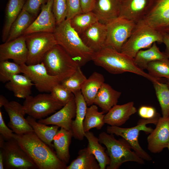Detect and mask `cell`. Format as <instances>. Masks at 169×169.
<instances>
[{"instance_id": "1", "label": "cell", "mask_w": 169, "mask_h": 169, "mask_svg": "<svg viewBox=\"0 0 169 169\" xmlns=\"http://www.w3.org/2000/svg\"><path fill=\"white\" fill-rule=\"evenodd\" d=\"M13 138L38 169H65L67 165L55 152L33 131L22 134L14 133Z\"/></svg>"}, {"instance_id": "2", "label": "cell", "mask_w": 169, "mask_h": 169, "mask_svg": "<svg viewBox=\"0 0 169 169\" xmlns=\"http://www.w3.org/2000/svg\"><path fill=\"white\" fill-rule=\"evenodd\" d=\"M91 60L96 65L103 68L112 74L131 72L143 76L152 83L160 79L152 76L138 68L135 64L133 59L110 47L105 46L94 52Z\"/></svg>"}, {"instance_id": "3", "label": "cell", "mask_w": 169, "mask_h": 169, "mask_svg": "<svg viewBox=\"0 0 169 169\" xmlns=\"http://www.w3.org/2000/svg\"><path fill=\"white\" fill-rule=\"evenodd\" d=\"M57 44L61 46L79 66L91 60L94 52L87 46L72 28L70 19L57 25L53 33Z\"/></svg>"}, {"instance_id": "4", "label": "cell", "mask_w": 169, "mask_h": 169, "mask_svg": "<svg viewBox=\"0 0 169 169\" xmlns=\"http://www.w3.org/2000/svg\"><path fill=\"white\" fill-rule=\"evenodd\" d=\"M98 138L100 142L106 148V152L110 157V163L107 166V169H118L127 161L145 163L144 160L131 151L130 145L123 138L117 140L113 134L104 132L100 133Z\"/></svg>"}, {"instance_id": "5", "label": "cell", "mask_w": 169, "mask_h": 169, "mask_svg": "<svg viewBox=\"0 0 169 169\" xmlns=\"http://www.w3.org/2000/svg\"><path fill=\"white\" fill-rule=\"evenodd\" d=\"M163 33L149 26L142 20L136 23L120 52L133 59L142 49L150 48L154 43H163Z\"/></svg>"}, {"instance_id": "6", "label": "cell", "mask_w": 169, "mask_h": 169, "mask_svg": "<svg viewBox=\"0 0 169 169\" xmlns=\"http://www.w3.org/2000/svg\"><path fill=\"white\" fill-rule=\"evenodd\" d=\"M42 62L50 75L59 77L63 80L72 74L79 66L58 44L46 53Z\"/></svg>"}, {"instance_id": "7", "label": "cell", "mask_w": 169, "mask_h": 169, "mask_svg": "<svg viewBox=\"0 0 169 169\" xmlns=\"http://www.w3.org/2000/svg\"><path fill=\"white\" fill-rule=\"evenodd\" d=\"M160 116L159 115L151 119H143L139 120L135 126L127 128L116 126L108 125L106 128L107 132L121 137L129 144L134 151L141 158L146 161L152 160V157L141 146L138 142V136L141 131L146 134H150L153 130L146 125L153 124L156 125Z\"/></svg>"}, {"instance_id": "8", "label": "cell", "mask_w": 169, "mask_h": 169, "mask_svg": "<svg viewBox=\"0 0 169 169\" xmlns=\"http://www.w3.org/2000/svg\"><path fill=\"white\" fill-rule=\"evenodd\" d=\"M28 50L26 64L41 63L46 53L57 44L53 33L38 32L24 35Z\"/></svg>"}, {"instance_id": "9", "label": "cell", "mask_w": 169, "mask_h": 169, "mask_svg": "<svg viewBox=\"0 0 169 169\" xmlns=\"http://www.w3.org/2000/svg\"><path fill=\"white\" fill-rule=\"evenodd\" d=\"M23 105L26 114L39 120L55 113L64 105L50 93L40 94L35 96L30 95L25 99Z\"/></svg>"}, {"instance_id": "10", "label": "cell", "mask_w": 169, "mask_h": 169, "mask_svg": "<svg viewBox=\"0 0 169 169\" xmlns=\"http://www.w3.org/2000/svg\"><path fill=\"white\" fill-rule=\"evenodd\" d=\"M136 23L131 20L119 17L106 24L107 35L105 46L120 52Z\"/></svg>"}, {"instance_id": "11", "label": "cell", "mask_w": 169, "mask_h": 169, "mask_svg": "<svg viewBox=\"0 0 169 169\" xmlns=\"http://www.w3.org/2000/svg\"><path fill=\"white\" fill-rule=\"evenodd\" d=\"M20 65L22 73L31 80L40 92H50L54 86L63 80L59 77L50 75L42 62L33 65L25 64Z\"/></svg>"}, {"instance_id": "12", "label": "cell", "mask_w": 169, "mask_h": 169, "mask_svg": "<svg viewBox=\"0 0 169 169\" xmlns=\"http://www.w3.org/2000/svg\"><path fill=\"white\" fill-rule=\"evenodd\" d=\"M1 149L4 156L5 169L37 168L34 163L14 138L6 141Z\"/></svg>"}, {"instance_id": "13", "label": "cell", "mask_w": 169, "mask_h": 169, "mask_svg": "<svg viewBox=\"0 0 169 169\" xmlns=\"http://www.w3.org/2000/svg\"><path fill=\"white\" fill-rule=\"evenodd\" d=\"M143 20L160 32H169V0H152Z\"/></svg>"}, {"instance_id": "14", "label": "cell", "mask_w": 169, "mask_h": 169, "mask_svg": "<svg viewBox=\"0 0 169 169\" xmlns=\"http://www.w3.org/2000/svg\"><path fill=\"white\" fill-rule=\"evenodd\" d=\"M9 118L8 125L13 132L22 134L33 131L24 117L26 114L23 105L17 101H8L3 106Z\"/></svg>"}, {"instance_id": "15", "label": "cell", "mask_w": 169, "mask_h": 169, "mask_svg": "<svg viewBox=\"0 0 169 169\" xmlns=\"http://www.w3.org/2000/svg\"><path fill=\"white\" fill-rule=\"evenodd\" d=\"M28 54L25 37L23 35L0 45V61L12 59L21 65L26 64Z\"/></svg>"}, {"instance_id": "16", "label": "cell", "mask_w": 169, "mask_h": 169, "mask_svg": "<svg viewBox=\"0 0 169 169\" xmlns=\"http://www.w3.org/2000/svg\"><path fill=\"white\" fill-rule=\"evenodd\" d=\"M53 1L48 0L42 6L39 15L25 30L23 35L38 32L54 33L57 25L53 11Z\"/></svg>"}, {"instance_id": "17", "label": "cell", "mask_w": 169, "mask_h": 169, "mask_svg": "<svg viewBox=\"0 0 169 169\" xmlns=\"http://www.w3.org/2000/svg\"><path fill=\"white\" fill-rule=\"evenodd\" d=\"M147 148L152 153H159L168 148L169 142V116L160 117L156 127L147 137Z\"/></svg>"}, {"instance_id": "18", "label": "cell", "mask_w": 169, "mask_h": 169, "mask_svg": "<svg viewBox=\"0 0 169 169\" xmlns=\"http://www.w3.org/2000/svg\"><path fill=\"white\" fill-rule=\"evenodd\" d=\"M75 97L58 111L46 118L39 119L38 122L47 125H57L67 130H71V125L76 115Z\"/></svg>"}, {"instance_id": "19", "label": "cell", "mask_w": 169, "mask_h": 169, "mask_svg": "<svg viewBox=\"0 0 169 169\" xmlns=\"http://www.w3.org/2000/svg\"><path fill=\"white\" fill-rule=\"evenodd\" d=\"M151 1L152 0H121L119 17L136 23L143 19Z\"/></svg>"}, {"instance_id": "20", "label": "cell", "mask_w": 169, "mask_h": 169, "mask_svg": "<svg viewBox=\"0 0 169 169\" xmlns=\"http://www.w3.org/2000/svg\"><path fill=\"white\" fill-rule=\"evenodd\" d=\"M107 35L106 24L98 21L79 35L85 45L95 52L105 46Z\"/></svg>"}, {"instance_id": "21", "label": "cell", "mask_w": 169, "mask_h": 169, "mask_svg": "<svg viewBox=\"0 0 169 169\" xmlns=\"http://www.w3.org/2000/svg\"><path fill=\"white\" fill-rule=\"evenodd\" d=\"M121 0H96L92 10L100 22L106 24L119 17Z\"/></svg>"}, {"instance_id": "22", "label": "cell", "mask_w": 169, "mask_h": 169, "mask_svg": "<svg viewBox=\"0 0 169 169\" xmlns=\"http://www.w3.org/2000/svg\"><path fill=\"white\" fill-rule=\"evenodd\" d=\"M137 112L133 102L114 106L105 115L104 121L109 125L120 126Z\"/></svg>"}, {"instance_id": "23", "label": "cell", "mask_w": 169, "mask_h": 169, "mask_svg": "<svg viewBox=\"0 0 169 169\" xmlns=\"http://www.w3.org/2000/svg\"><path fill=\"white\" fill-rule=\"evenodd\" d=\"M74 95L76 105V115L74 120L72 122L71 130L73 136L75 139L82 141L85 137L83 122L87 105L81 90L76 92Z\"/></svg>"}, {"instance_id": "24", "label": "cell", "mask_w": 169, "mask_h": 169, "mask_svg": "<svg viewBox=\"0 0 169 169\" xmlns=\"http://www.w3.org/2000/svg\"><path fill=\"white\" fill-rule=\"evenodd\" d=\"M72 136L73 134L71 130L61 128L53 140V146L57 156L66 164L70 160L69 147Z\"/></svg>"}, {"instance_id": "25", "label": "cell", "mask_w": 169, "mask_h": 169, "mask_svg": "<svg viewBox=\"0 0 169 169\" xmlns=\"http://www.w3.org/2000/svg\"><path fill=\"white\" fill-rule=\"evenodd\" d=\"M121 92L113 89L109 84L104 83L96 96L94 104L98 106L104 113H107L117 104Z\"/></svg>"}, {"instance_id": "26", "label": "cell", "mask_w": 169, "mask_h": 169, "mask_svg": "<svg viewBox=\"0 0 169 169\" xmlns=\"http://www.w3.org/2000/svg\"><path fill=\"white\" fill-rule=\"evenodd\" d=\"M33 85V83L26 76L18 74L11 77L6 84L5 87L12 91L16 97L25 99L31 95V89Z\"/></svg>"}, {"instance_id": "27", "label": "cell", "mask_w": 169, "mask_h": 169, "mask_svg": "<svg viewBox=\"0 0 169 169\" xmlns=\"http://www.w3.org/2000/svg\"><path fill=\"white\" fill-rule=\"evenodd\" d=\"M104 83L103 75L96 72H94L85 80L81 91L87 106L94 104L97 94Z\"/></svg>"}, {"instance_id": "28", "label": "cell", "mask_w": 169, "mask_h": 169, "mask_svg": "<svg viewBox=\"0 0 169 169\" xmlns=\"http://www.w3.org/2000/svg\"><path fill=\"white\" fill-rule=\"evenodd\" d=\"M166 54L160 51L156 42L154 43L149 49L141 50L133 58L135 64L143 70L147 69L149 63L157 60L169 59Z\"/></svg>"}, {"instance_id": "29", "label": "cell", "mask_w": 169, "mask_h": 169, "mask_svg": "<svg viewBox=\"0 0 169 169\" xmlns=\"http://www.w3.org/2000/svg\"><path fill=\"white\" fill-rule=\"evenodd\" d=\"M26 0H8L5 11V22L2 32V41L5 42L11 27L22 10Z\"/></svg>"}, {"instance_id": "30", "label": "cell", "mask_w": 169, "mask_h": 169, "mask_svg": "<svg viewBox=\"0 0 169 169\" xmlns=\"http://www.w3.org/2000/svg\"><path fill=\"white\" fill-rule=\"evenodd\" d=\"M26 119L36 135L53 148V138L59 127L54 125L49 126L38 121H37L36 119L29 115L27 116Z\"/></svg>"}, {"instance_id": "31", "label": "cell", "mask_w": 169, "mask_h": 169, "mask_svg": "<svg viewBox=\"0 0 169 169\" xmlns=\"http://www.w3.org/2000/svg\"><path fill=\"white\" fill-rule=\"evenodd\" d=\"M85 137L88 142L87 147L90 152L95 156L97 161L100 169H105L110 163V159L105 148L103 147L96 137L90 131L85 132Z\"/></svg>"}, {"instance_id": "32", "label": "cell", "mask_w": 169, "mask_h": 169, "mask_svg": "<svg viewBox=\"0 0 169 169\" xmlns=\"http://www.w3.org/2000/svg\"><path fill=\"white\" fill-rule=\"evenodd\" d=\"M78 154L65 169H100L97 161L87 147L80 150Z\"/></svg>"}, {"instance_id": "33", "label": "cell", "mask_w": 169, "mask_h": 169, "mask_svg": "<svg viewBox=\"0 0 169 169\" xmlns=\"http://www.w3.org/2000/svg\"><path fill=\"white\" fill-rule=\"evenodd\" d=\"M34 17L27 11L22 9L13 23L6 42L12 40L23 35L25 30L34 20Z\"/></svg>"}, {"instance_id": "34", "label": "cell", "mask_w": 169, "mask_h": 169, "mask_svg": "<svg viewBox=\"0 0 169 169\" xmlns=\"http://www.w3.org/2000/svg\"><path fill=\"white\" fill-rule=\"evenodd\" d=\"M105 113L99 112L97 105L94 104L87 107L83 122V128L85 132L92 128L101 129L105 123L104 121Z\"/></svg>"}, {"instance_id": "35", "label": "cell", "mask_w": 169, "mask_h": 169, "mask_svg": "<svg viewBox=\"0 0 169 169\" xmlns=\"http://www.w3.org/2000/svg\"><path fill=\"white\" fill-rule=\"evenodd\" d=\"M98 21L97 17L92 11L78 14L70 19L71 26L79 35Z\"/></svg>"}, {"instance_id": "36", "label": "cell", "mask_w": 169, "mask_h": 169, "mask_svg": "<svg viewBox=\"0 0 169 169\" xmlns=\"http://www.w3.org/2000/svg\"><path fill=\"white\" fill-rule=\"evenodd\" d=\"M161 108L162 117L169 116V88L167 84L156 81L153 83Z\"/></svg>"}, {"instance_id": "37", "label": "cell", "mask_w": 169, "mask_h": 169, "mask_svg": "<svg viewBox=\"0 0 169 169\" xmlns=\"http://www.w3.org/2000/svg\"><path fill=\"white\" fill-rule=\"evenodd\" d=\"M80 67H78L72 74L60 82L63 86L74 94L81 90L83 85L87 79Z\"/></svg>"}, {"instance_id": "38", "label": "cell", "mask_w": 169, "mask_h": 169, "mask_svg": "<svg viewBox=\"0 0 169 169\" xmlns=\"http://www.w3.org/2000/svg\"><path fill=\"white\" fill-rule=\"evenodd\" d=\"M146 69L152 76L159 79L164 77L169 80V59L151 62L148 64Z\"/></svg>"}, {"instance_id": "39", "label": "cell", "mask_w": 169, "mask_h": 169, "mask_svg": "<svg viewBox=\"0 0 169 169\" xmlns=\"http://www.w3.org/2000/svg\"><path fill=\"white\" fill-rule=\"evenodd\" d=\"M22 73L20 65L8 60L0 61V81L3 83L9 81L13 75Z\"/></svg>"}, {"instance_id": "40", "label": "cell", "mask_w": 169, "mask_h": 169, "mask_svg": "<svg viewBox=\"0 0 169 169\" xmlns=\"http://www.w3.org/2000/svg\"><path fill=\"white\" fill-rule=\"evenodd\" d=\"M50 93L55 99L64 105L69 102L74 96L73 93L65 88L60 83L54 86Z\"/></svg>"}, {"instance_id": "41", "label": "cell", "mask_w": 169, "mask_h": 169, "mask_svg": "<svg viewBox=\"0 0 169 169\" xmlns=\"http://www.w3.org/2000/svg\"><path fill=\"white\" fill-rule=\"evenodd\" d=\"M53 11L57 25L65 20L68 12L66 0H54Z\"/></svg>"}, {"instance_id": "42", "label": "cell", "mask_w": 169, "mask_h": 169, "mask_svg": "<svg viewBox=\"0 0 169 169\" xmlns=\"http://www.w3.org/2000/svg\"><path fill=\"white\" fill-rule=\"evenodd\" d=\"M48 0H26L23 10H25L34 17L38 15L42 6Z\"/></svg>"}, {"instance_id": "43", "label": "cell", "mask_w": 169, "mask_h": 169, "mask_svg": "<svg viewBox=\"0 0 169 169\" xmlns=\"http://www.w3.org/2000/svg\"><path fill=\"white\" fill-rule=\"evenodd\" d=\"M68 12L66 19H71L77 14L83 13L80 0H66Z\"/></svg>"}, {"instance_id": "44", "label": "cell", "mask_w": 169, "mask_h": 169, "mask_svg": "<svg viewBox=\"0 0 169 169\" xmlns=\"http://www.w3.org/2000/svg\"><path fill=\"white\" fill-rule=\"evenodd\" d=\"M0 134L5 141H8L13 138V132L8 125L5 124L2 113L0 110Z\"/></svg>"}, {"instance_id": "45", "label": "cell", "mask_w": 169, "mask_h": 169, "mask_svg": "<svg viewBox=\"0 0 169 169\" xmlns=\"http://www.w3.org/2000/svg\"><path fill=\"white\" fill-rule=\"evenodd\" d=\"M139 115L144 119H151L159 115L155 109L151 106H142L138 109Z\"/></svg>"}, {"instance_id": "46", "label": "cell", "mask_w": 169, "mask_h": 169, "mask_svg": "<svg viewBox=\"0 0 169 169\" xmlns=\"http://www.w3.org/2000/svg\"><path fill=\"white\" fill-rule=\"evenodd\" d=\"M83 13L92 11L96 0H80Z\"/></svg>"}, {"instance_id": "47", "label": "cell", "mask_w": 169, "mask_h": 169, "mask_svg": "<svg viewBox=\"0 0 169 169\" xmlns=\"http://www.w3.org/2000/svg\"><path fill=\"white\" fill-rule=\"evenodd\" d=\"M163 43L166 46L165 53L169 59V32L163 33Z\"/></svg>"}, {"instance_id": "48", "label": "cell", "mask_w": 169, "mask_h": 169, "mask_svg": "<svg viewBox=\"0 0 169 169\" xmlns=\"http://www.w3.org/2000/svg\"><path fill=\"white\" fill-rule=\"evenodd\" d=\"M5 169L4 158L2 149L0 150V169Z\"/></svg>"}, {"instance_id": "49", "label": "cell", "mask_w": 169, "mask_h": 169, "mask_svg": "<svg viewBox=\"0 0 169 169\" xmlns=\"http://www.w3.org/2000/svg\"><path fill=\"white\" fill-rule=\"evenodd\" d=\"M9 101L3 95H0V107L4 106Z\"/></svg>"}, {"instance_id": "50", "label": "cell", "mask_w": 169, "mask_h": 169, "mask_svg": "<svg viewBox=\"0 0 169 169\" xmlns=\"http://www.w3.org/2000/svg\"><path fill=\"white\" fill-rule=\"evenodd\" d=\"M5 140L3 136L0 135V148H2L4 145Z\"/></svg>"}, {"instance_id": "51", "label": "cell", "mask_w": 169, "mask_h": 169, "mask_svg": "<svg viewBox=\"0 0 169 169\" xmlns=\"http://www.w3.org/2000/svg\"><path fill=\"white\" fill-rule=\"evenodd\" d=\"M168 148L169 150V144H168Z\"/></svg>"}, {"instance_id": "52", "label": "cell", "mask_w": 169, "mask_h": 169, "mask_svg": "<svg viewBox=\"0 0 169 169\" xmlns=\"http://www.w3.org/2000/svg\"></svg>"}]
</instances>
